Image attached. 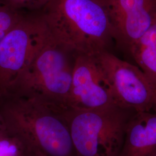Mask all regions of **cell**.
Returning a JSON list of instances; mask_svg holds the SVG:
<instances>
[{
	"mask_svg": "<svg viewBox=\"0 0 156 156\" xmlns=\"http://www.w3.org/2000/svg\"><path fill=\"white\" fill-rule=\"evenodd\" d=\"M41 13L50 37L77 54L96 56L115 42L104 0H51Z\"/></svg>",
	"mask_w": 156,
	"mask_h": 156,
	"instance_id": "cell-1",
	"label": "cell"
},
{
	"mask_svg": "<svg viewBox=\"0 0 156 156\" xmlns=\"http://www.w3.org/2000/svg\"><path fill=\"white\" fill-rule=\"evenodd\" d=\"M0 114L8 129L38 156H76L66 122L56 106L34 98L6 94Z\"/></svg>",
	"mask_w": 156,
	"mask_h": 156,
	"instance_id": "cell-2",
	"label": "cell"
},
{
	"mask_svg": "<svg viewBox=\"0 0 156 156\" xmlns=\"http://www.w3.org/2000/svg\"><path fill=\"white\" fill-rule=\"evenodd\" d=\"M76 55L48 33L45 41L12 83L6 94L34 98L51 105L67 107Z\"/></svg>",
	"mask_w": 156,
	"mask_h": 156,
	"instance_id": "cell-3",
	"label": "cell"
},
{
	"mask_svg": "<svg viewBox=\"0 0 156 156\" xmlns=\"http://www.w3.org/2000/svg\"><path fill=\"white\" fill-rule=\"evenodd\" d=\"M57 108L68 126L76 156H119L128 122L136 112L119 105Z\"/></svg>",
	"mask_w": 156,
	"mask_h": 156,
	"instance_id": "cell-4",
	"label": "cell"
},
{
	"mask_svg": "<svg viewBox=\"0 0 156 156\" xmlns=\"http://www.w3.org/2000/svg\"><path fill=\"white\" fill-rule=\"evenodd\" d=\"M48 31L41 11L26 12L0 41V98L42 44Z\"/></svg>",
	"mask_w": 156,
	"mask_h": 156,
	"instance_id": "cell-5",
	"label": "cell"
},
{
	"mask_svg": "<svg viewBox=\"0 0 156 156\" xmlns=\"http://www.w3.org/2000/svg\"><path fill=\"white\" fill-rule=\"evenodd\" d=\"M95 57L119 106L136 112L156 111V89L140 67L110 51Z\"/></svg>",
	"mask_w": 156,
	"mask_h": 156,
	"instance_id": "cell-6",
	"label": "cell"
},
{
	"mask_svg": "<svg viewBox=\"0 0 156 156\" xmlns=\"http://www.w3.org/2000/svg\"><path fill=\"white\" fill-rule=\"evenodd\" d=\"M115 42L128 52L156 24V0H104Z\"/></svg>",
	"mask_w": 156,
	"mask_h": 156,
	"instance_id": "cell-7",
	"label": "cell"
},
{
	"mask_svg": "<svg viewBox=\"0 0 156 156\" xmlns=\"http://www.w3.org/2000/svg\"><path fill=\"white\" fill-rule=\"evenodd\" d=\"M119 105L112 95L95 56L77 54L68 106L96 109Z\"/></svg>",
	"mask_w": 156,
	"mask_h": 156,
	"instance_id": "cell-8",
	"label": "cell"
},
{
	"mask_svg": "<svg viewBox=\"0 0 156 156\" xmlns=\"http://www.w3.org/2000/svg\"><path fill=\"white\" fill-rule=\"evenodd\" d=\"M156 151V111L136 112L129 121L119 156H151Z\"/></svg>",
	"mask_w": 156,
	"mask_h": 156,
	"instance_id": "cell-9",
	"label": "cell"
},
{
	"mask_svg": "<svg viewBox=\"0 0 156 156\" xmlns=\"http://www.w3.org/2000/svg\"><path fill=\"white\" fill-rule=\"evenodd\" d=\"M129 53L156 89V24L132 46Z\"/></svg>",
	"mask_w": 156,
	"mask_h": 156,
	"instance_id": "cell-10",
	"label": "cell"
},
{
	"mask_svg": "<svg viewBox=\"0 0 156 156\" xmlns=\"http://www.w3.org/2000/svg\"><path fill=\"white\" fill-rule=\"evenodd\" d=\"M0 156H38L22 138L7 128L0 134Z\"/></svg>",
	"mask_w": 156,
	"mask_h": 156,
	"instance_id": "cell-11",
	"label": "cell"
},
{
	"mask_svg": "<svg viewBox=\"0 0 156 156\" xmlns=\"http://www.w3.org/2000/svg\"><path fill=\"white\" fill-rule=\"evenodd\" d=\"M26 12L13 9L0 0V41L22 19Z\"/></svg>",
	"mask_w": 156,
	"mask_h": 156,
	"instance_id": "cell-12",
	"label": "cell"
},
{
	"mask_svg": "<svg viewBox=\"0 0 156 156\" xmlns=\"http://www.w3.org/2000/svg\"><path fill=\"white\" fill-rule=\"evenodd\" d=\"M51 0H1L13 9L26 12L41 11Z\"/></svg>",
	"mask_w": 156,
	"mask_h": 156,
	"instance_id": "cell-13",
	"label": "cell"
},
{
	"mask_svg": "<svg viewBox=\"0 0 156 156\" xmlns=\"http://www.w3.org/2000/svg\"><path fill=\"white\" fill-rule=\"evenodd\" d=\"M6 129L7 128L6 126L5 123L0 114V134L4 133Z\"/></svg>",
	"mask_w": 156,
	"mask_h": 156,
	"instance_id": "cell-14",
	"label": "cell"
},
{
	"mask_svg": "<svg viewBox=\"0 0 156 156\" xmlns=\"http://www.w3.org/2000/svg\"><path fill=\"white\" fill-rule=\"evenodd\" d=\"M151 156H156V151Z\"/></svg>",
	"mask_w": 156,
	"mask_h": 156,
	"instance_id": "cell-15",
	"label": "cell"
}]
</instances>
